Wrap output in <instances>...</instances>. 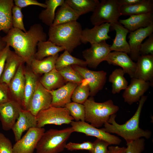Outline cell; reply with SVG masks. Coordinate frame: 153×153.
<instances>
[{"label":"cell","mask_w":153,"mask_h":153,"mask_svg":"<svg viewBox=\"0 0 153 153\" xmlns=\"http://www.w3.org/2000/svg\"><path fill=\"white\" fill-rule=\"evenodd\" d=\"M147 96H142L139 101L137 109L133 116L124 124H120L115 121L116 114L111 115L104 127L101 128L105 132L115 133L124 138L127 143L140 138L148 139L150 137L152 132L148 130H144L139 126L140 116L142 110Z\"/></svg>","instance_id":"2"},{"label":"cell","mask_w":153,"mask_h":153,"mask_svg":"<svg viewBox=\"0 0 153 153\" xmlns=\"http://www.w3.org/2000/svg\"><path fill=\"white\" fill-rule=\"evenodd\" d=\"M37 127L43 128L48 124L61 125L71 124L74 120L69 110L65 107L50 106L40 111L36 116Z\"/></svg>","instance_id":"7"},{"label":"cell","mask_w":153,"mask_h":153,"mask_svg":"<svg viewBox=\"0 0 153 153\" xmlns=\"http://www.w3.org/2000/svg\"><path fill=\"white\" fill-rule=\"evenodd\" d=\"M23 18V15L22 11V8L14 5L12 11L13 27L20 29L26 32L27 31L24 27Z\"/></svg>","instance_id":"39"},{"label":"cell","mask_w":153,"mask_h":153,"mask_svg":"<svg viewBox=\"0 0 153 153\" xmlns=\"http://www.w3.org/2000/svg\"><path fill=\"white\" fill-rule=\"evenodd\" d=\"M65 2L81 16L93 12L100 1L98 0H65Z\"/></svg>","instance_id":"33"},{"label":"cell","mask_w":153,"mask_h":153,"mask_svg":"<svg viewBox=\"0 0 153 153\" xmlns=\"http://www.w3.org/2000/svg\"><path fill=\"white\" fill-rule=\"evenodd\" d=\"M65 50L64 47L57 46L48 40L40 41L37 44V50L34 58L38 60H42L58 54L59 52Z\"/></svg>","instance_id":"31"},{"label":"cell","mask_w":153,"mask_h":153,"mask_svg":"<svg viewBox=\"0 0 153 153\" xmlns=\"http://www.w3.org/2000/svg\"><path fill=\"white\" fill-rule=\"evenodd\" d=\"M121 5L118 0H102L90 16V20L94 26L105 23L111 24L118 21L121 16Z\"/></svg>","instance_id":"6"},{"label":"cell","mask_w":153,"mask_h":153,"mask_svg":"<svg viewBox=\"0 0 153 153\" xmlns=\"http://www.w3.org/2000/svg\"><path fill=\"white\" fill-rule=\"evenodd\" d=\"M144 0H118L121 5L131 6L142 3Z\"/></svg>","instance_id":"49"},{"label":"cell","mask_w":153,"mask_h":153,"mask_svg":"<svg viewBox=\"0 0 153 153\" xmlns=\"http://www.w3.org/2000/svg\"><path fill=\"white\" fill-rule=\"evenodd\" d=\"M110 25L116 31L115 38L110 47L111 51L121 52L129 54L130 47L126 41L127 35L129 31L118 21Z\"/></svg>","instance_id":"24"},{"label":"cell","mask_w":153,"mask_h":153,"mask_svg":"<svg viewBox=\"0 0 153 153\" xmlns=\"http://www.w3.org/2000/svg\"><path fill=\"white\" fill-rule=\"evenodd\" d=\"M153 23L145 28H141L129 32L128 36V43L130 48V58L137 61L140 56L139 49L143 41L152 34Z\"/></svg>","instance_id":"16"},{"label":"cell","mask_w":153,"mask_h":153,"mask_svg":"<svg viewBox=\"0 0 153 153\" xmlns=\"http://www.w3.org/2000/svg\"><path fill=\"white\" fill-rule=\"evenodd\" d=\"M118 22L129 32L146 27L153 23V12L130 16L128 18L120 19Z\"/></svg>","instance_id":"23"},{"label":"cell","mask_w":153,"mask_h":153,"mask_svg":"<svg viewBox=\"0 0 153 153\" xmlns=\"http://www.w3.org/2000/svg\"><path fill=\"white\" fill-rule=\"evenodd\" d=\"M110 46L106 41H103L91 44L90 48L84 50L82 54L87 65L95 69L101 62L105 61L111 52Z\"/></svg>","instance_id":"11"},{"label":"cell","mask_w":153,"mask_h":153,"mask_svg":"<svg viewBox=\"0 0 153 153\" xmlns=\"http://www.w3.org/2000/svg\"><path fill=\"white\" fill-rule=\"evenodd\" d=\"M24 63L20 65L8 86L12 99L19 103L22 108L25 83Z\"/></svg>","instance_id":"17"},{"label":"cell","mask_w":153,"mask_h":153,"mask_svg":"<svg viewBox=\"0 0 153 153\" xmlns=\"http://www.w3.org/2000/svg\"><path fill=\"white\" fill-rule=\"evenodd\" d=\"M7 44L3 40L2 37L0 36V52L6 46Z\"/></svg>","instance_id":"50"},{"label":"cell","mask_w":153,"mask_h":153,"mask_svg":"<svg viewBox=\"0 0 153 153\" xmlns=\"http://www.w3.org/2000/svg\"><path fill=\"white\" fill-rule=\"evenodd\" d=\"M22 109L19 103L13 100L0 105V120L3 130L12 129Z\"/></svg>","instance_id":"13"},{"label":"cell","mask_w":153,"mask_h":153,"mask_svg":"<svg viewBox=\"0 0 153 153\" xmlns=\"http://www.w3.org/2000/svg\"><path fill=\"white\" fill-rule=\"evenodd\" d=\"M71 127L58 130L50 129L45 131L39 140L36 153H59L63 151L71 134Z\"/></svg>","instance_id":"5"},{"label":"cell","mask_w":153,"mask_h":153,"mask_svg":"<svg viewBox=\"0 0 153 153\" xmlns=\"http://www.w3.org/2000/svg\"><path fill=\"white\" fill-rule=\"evenodd\" d=\"M67 51L65 50L64 52L57 58L55 68L58 70L68 66L76 65L86 67L87 63L85 61L72 56Z\"/></svg>","instance_id":"35"},{"label":"cell","mask_w":153,"mask_h":153,"mask_svg":"<svg viewBox=\"0 0 153 153\" xmlns=\"http://www.w3.org/2000/svg\"><path fill=\"white\" fill-rule=\"evenodd\" d=\"M126 147L111 146L108 147V153H126Z\"/></svg>","instance_id":"48"},{"label":"cell","mask_w":153,"mask_h":153,"mask_svg":"<svg viewBox=\"0 0 153 153\" xmlns=\"http://www.w3.org/2000/svg\"><path fill=\"white\" fill-rule=\"evenodd\" d=\"M78 84L68 82L56 90L48 91L52 96L51 106L58 107H64L66 104L71 102L73 93Z\"/></svg>","instance_id":"20"},{"label":"cell","mask_w":153,"mask_h":153,"mask_svg":"<svg viewBox=\"0 0 153 153\" xmlns=\"http://www.w3.org/2000/svg\"><path fill=\"white\" fill-rule=\"evenodd\" d=\"M93 148V143L89 141H85L81 143L69 142L67 143L65 148L70 151L76 150H87L91 151Z\"/></svg>","instance_id":"41"},{"label":"cell","mask_w":153,"mask_h":153,"mask_svg":"<svg viewBox=\"0 0 153 153\" xmlns=\"http://www.w3.org/2000/svg\"><path fill=\"white\" fill-rule=\"evenodd\" d=\"M65 1L64 0H45V3L46 7L39 14V19L46 25L51 26L54 20L56 9L62 5Z\"/></svg>","instance_id":"30"},{"label":"cell","mask_w":153,"mask_h":153,"mask_svg":"<svg viewBox=\"0 0 153 153\" xmlns=\"http://www.w3.org/2000/svg\"><path fill=\"white\" fill-rule=\"evenodd\" d=\"M125 73L121 68L115 69L110 75L109 81L112 84L111 92L113 94L119 93L122 90H125L128 83L124 76Z\"/></svg>","instance_id":"34"},{"label":"cell","mask_w":153,"mask_h":153,"mask_svg":"<svg viewBox=\"0 0 153 153\" xmlns=\"http://www.w3.org/2000/svg\"><path fill=\"white\" fill-rule=\"evenodd\" d=\"M110 26V24L106 23L94 26L92 28H85L81 33V43L84 44L90 43L92 44L111 39L108 34Z\"/></svg>","instance_id":"15"},{"label":"cell","mask_w":153,"mask_h":153,"mask_svg":"<svg viewBox=\"0 0 153 153\" xmlns=\"http://www.w3.org/2000/svg\"><path fill=\"white\" fill-rule=\"evenodd\" d=\"M14 5L13 0H0V32L7 34L13 28L12 11Z\"/></svg>","instance_id":"25"},{"label":"cell","mask_w":153,"mask_h":153,"mask_svg":"<svg viewBox=\"0 0 153 153\" xmlns=\"http://www.w3.org/2000/svg\"><path fill=\"white\" fill-rule=\"evenodd\" d=\"M80 16L65 1L57 9L52 26H55L76 21Z\"/></svg>","instance_id":"26"},{"label":"cell","mask_w":153,"mask_h":153,"mask_svg":"<svg viewBox=\"0 0 153 153\" xmlns=\"http://www.w3.org/2000/svg\"><path fill=\"white\" fill-rule=\"evenodd\" d=\"M136 63L135 77L153 84V55H140Z\"/></svg>","instance_id":"21"},{"label":"cell","mask_w":153,"mask_h":153,"mask_svg":"<svg viewBox=\"0 0 153 153\" xmlns=\"http://www.w3.org/2000/svg\"><path fill=\"white\" fill-rule=\"evenodd\" d=\"M150 86L152 85L148 82L135 77L131 78L130 84L128 86L122 94L124 102L131 105L139 101Z\"/></svg>","instance_id":"14"},{"label":"cell","mask_w":153,"mask_h":153,"mask_svg":"<svg viewBox=\"0 0 153 153\" xmlns=\"http://www.w3.org/2000/svg\"><path fill=\"white\" fill-rule=\"evenodd\" d=\"M24 69L25 83L22 109L27 110L30 101L34 93L39 80L37 76L31 70Z\"/></svg>","instance_id":"29"},{"label":"cell","mask_w":153,"mask_h":153,"mask_svg":"<svg viewBox=\"0 0 153 153\" xmlns=\"http://www.w3.org/2000/svg\"><path fill=\"white\" fill-rule=\"evenodd\" d=\"M10 46L6 47L0 52V79L3 72L6 60L10 50Z\"/></svg>","instance_id":"47"},{"label":"cell","mask_w":153,"mask_h":153,"mask_svg":"<svg viewBox=\"0 0 153 153\" xmlns=\"http://www.w3.org/2000/svg\"><path fill=\"white\" fill-rule=\"evenodd\" d=\"M36 116L27 110L21 109L17 121L12 129L13 132L15 141L16 142L21 138L23 133L29 129L37 127Z\"/></svg>","instance_id":"19"},{"label":"cell","mask_w":153,"mask_h":153,"mask_svg":"<svg viewBox=\"0 0 153 153\" xmlns=\"http://www.w3.org/2000/svg\"><path fill=\"white\" fill-rule=\"evenodd\" d=\"M25 63L23 59L14 51L10 50L7 56L4 70L0 79V83L8 86L11 80L15 75L19 67Z\"/></svg>","instance_id":"22"},{"label":"cell","mask_w":153,"mask_h":153,"mask_svg":"<svg viewBox=\"0 0 153 153\" xmlns=\"http://www.w3.org/2000/svg\"><path fill=\"white\" fill-rule=\"evenodd\" d=\"M83 104L85 110V121L97 128L108 122L110 116L116 114L119 109L111 99L98 103L95 102L92 97H90Z\"/></svg>","instance_id":"4"},{"label":"cell","mask_w":153,"mask_h":153,"mask_svg":"<svg viewBox=\"0 0 153 153\" xmlns=\"http://www.w3.org/2000/svg\"><path fill=\"white\" fill-rule=\"evenodd\" d=\"M67 82L76 83L78 84L83 82L84 79L71 66H68L58 70Z\"/></svg>","instance_id":"37"},{"label":"cell","mask_w":153,"mask_h":153,"mask_svg":"<svg viewBox=\"0 0 153 153\" xmlns=\"http://www.w3.org/2000/svg\"><path fill=\"white\" fill-rule=\"evenodd\" d=\"M109 64L119 66L131 78L135 77L136 69V63L134 62L127 54L121 52H110L105 59Z\"/></svg>","instance_id":"18"},{"label":"cell","mask_w":153,"mask_h":153,"mask_svg":"<svg viewBox=\"0 0 153 153\" xmlns=\"http://www.w3.org/2000/svg\"><path fill=\"white\" fill-rule=\"evenodd\" d=\"M12 100L8 86L0 83V105Z\"/></svg>","instance_id":"45"},{"label":"cell","mask_w":153,"mask_h":153,"mask_svg":"<svg viewBox=\"0 0 153 153\" xmlns=\"http://www.w3.org/2000/svg\"><path fill=\"white\" fill-rule=\"evenodd\" d=\"M74 132L81 133L95 137L108 143L110 145H119L121 140L118 137L98 129L85 121H73L70 124Z\"/></svg>","instance_id":"8"},{"label":"cell","mask_w":153,"mask_h":153,"mask_svg":"<svg viewBox=\"0 0 153 153\" xmlns=\"http://www.w3.org/2000/svg\"><path fill=\"white\" fill-rule=\"evenodd\" d=\"M90 89L87 82L84 79L78 84L72 94L71 99L73 102L83 104L90 95Z\"/></svg>","instance_id":"36"},{"label":"cell","mask_w":153,"mask_h":153,"mask_svg":"<svg viewBox=\"0 0 153 153\" xmlns=\"http://www.w3.org/2000/svg\"><path fill=\"white\" fill-rule=\"evenodd\" d=\"M82 30L80 23L77 21L49 27L48 41L56 45L62 46L71 54L81 44Z\"/></svg>","instance_id":"3"},{"label":"cell","mask_w":153,"mask_h":153,"mask_svg":"<svg viewBox=\"0 0 153 153\" xmlns=\"http://www.w3.org/2000/svg\"><path fill=\"white\" fill-rule=\"evenodd\" d=\"M45 132V129L43 128L36 127L29 129L13 146V153H33Z\"/></svg>","instance_id":"10"},{"label":"cell","mask_w":153,"mask_h":153,"mask_svg":"<svg viewBox=\"0 0 153 153\" xmlns=\"http://www.w3.org/2000/svg\"><path fill=\"white\" fill-rule=\"evenodd\" d=\"M46 37L41 25L35 24L26 32L13 27L2 38L29 66L34 58L38 43L46 41Z\"/></svg>","instance_id":"1"},{"label":"cell","mask_w":153,"mask_h":153,"mask_svg":"<svg viewBox=\"0 0 153 153\" xmlns=\"http://www.w3.org/2000/svg\"><path fill=\"white\" fill-rule=\"evenodd\" d=\"M93 148L90 153H108V146L110 144L107 142L97 139L93 143Z\"/></svg>","instance_id":"43"},{"label":"cell","mask_w":153,"mask_h":153,"mask_svg":"<svg viewBox=\"0 0 153 153\" xmlns=\"http://www.w3.org/2000/svg\"><path fill=\"white\" fill-rule=\"evenodd\" d=\"M39 81L47 90H52L58 89L66 84L67 82L55 68L44 74Z\"/></svg>","instance_id":"28"},{"label":"cell","mask_w":153,"mask_h":153,"mask_svg":"<svg viewBox=\"0 0 153 153\" xmlns=\"http://www.w3.org/2000/svg\"><path fill=\"white\" fill-rule=\"evenodd\" d=\"M64 107L69 110L75 121H85V110L83 104L70 102L66 104Z\"/></svg>","instance_id":"38"},{"label":"cell","mask_w":153,"mask_h":153,"mask_svg":"<svg viewBox=\"0 0 153 153\" xmlns=\"http://www.w3.org/2000/svg\"><path fill=\"white\" fill-rule=\"evenodd\" d=\"M140 55H153V34L150 35L143 43L139 49Z\"/></svg>","instance_id":"42"},{"label":"cell","mask_w":153,"mask_h":153,"mask_svg":"<svg viewBox=\"0 0 153 153\" xmlns=\"http://www.w3.org/2000/svg\"><path fill=\"white\" fill-rule=\"evenodd\" d=\"M145 141L141 138L127 143L126 153H141L144 149Z\"/></svg>","instance_id":"40"},{"label":"cell","mask_w":153,"mask_h":153,"mask_svg":"<svg viewBox=\"0 0 153 153\" xmlns=\"http://www.w3.org/2000/svg\"><path fill=\"white\" fill-rule=\"evenodd\" d=\"M58 54L46 58L41 60L33 58L29 67L36 75L48 73L55 68L56 60Z\"/></svg>","instance_id":"27"},{"label":"cell","mask_w":153,"mask_h":153,"mask_svg":"<svg viewBox=\"0 0 153 153\" xmlns=\"http://www.w3.org/2000/svg\"><path fill=\"white\" fill-rule=\"evenodd\" d=\"M52 96L38 82L36 90L29 102L27 110L36 116L41 111L51 106Z\"/></svg>","instance_id":"12"},{"label":"cell","mask_w":153,"mask_h":153,"mask_svg":"<svg viewBox=\"0 0 153 153\" xmlns=\"http://www.w3.org/2000/svg\"><path fill=\"white\" fill-rule=\"evenodd\" d=\"M0 153H13V146L10 140L0 132Z\"/></svg>","instance_id":"44"},{"label":"cell","mask_w":153,"mask_h":153,"mask_svg":"<svg viewBox=\"0 0 153 153\" xmlns=\"http://www.w3.org/2000/svg\"><path fill=\"white\" fill-rule=\"evenodd\" d=\"M87 82L90 89V95L95 96L103 88L107 80L106 72L103 71H92L86 67L76 65L71 66Z\"/></svg>","instance_id":"9"},{"label":"cell","mask_w":153,"mask_h":153,"mask_svg":"<svg viewBox=\"0 0 153 153\" xmlns=\"http://www.w3.org/2000/svg\"><path fill=\"white\" fill-rule=\"evenodd\" d=\"M14 5L22 8L30 5H35L45 8V3H40L36 0H14Z\"/></svg>","instance_id":"46"},{"label":"cell","mask_w":153,"mask_h":153,"mask_svg":"<svg viewBox=\"0 0 153 153\" xmlns=\"http://www.w3.org/2000/svg\"><path fill=\"white\" fill-rule=\"evenodd\" d=\"M121 14L131 16L153 12V0H144L143 2L131 6L121 5Z\"/></svg>","instance_id":"32"}]
</instances>
